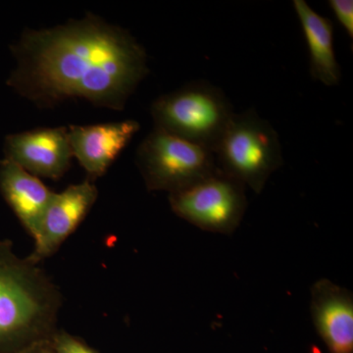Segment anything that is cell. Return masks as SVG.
Returning a JSON list of instances; mask_svg holds the SVG:
<instances>
[{
	"instance_id": "obj_1",
	"label": "cell",
	"mask_w": 353,
	"mask_h": 353,
	"mask_svg": "<svg viewBox=\"0 0 353 353\" xmlns=\"http://www.w3.org/2000/svg\"><path fill=\"white\" fill-rule=\"evenodd\" d=\"M7 85L41 108L68 99L123 110L148 76V55L127 30L92 13L48 29H26L11 46Z\"/></svg>"
},
{
	"instance_id": "obj_2",
	"label": "cell",
	"mask_w": 353,
	"mask_h": 353,
	"mask_svg": "<svg viewBox=\"0 0 353 353\" xmlns=\"http://www.w3.org/2000/svg\"><path fill=\"white\" fill-rule=\"evenodd\" d=\"M38 265L0 240V353H19L57 332L59 294Z\"/></svg>"
},
{
	"instance_id": "obj_3",
	"label": "cell",
	"mask_w": 353,
	"mask_h": 353,
	"mask_svg": "<svg viewBox=\"0 0 353 353\" xmlns=\"http://www.w3.org/2000/svg\"><path fill=\"white\" fill-rule=\"evenodd\" d=\"M234 115L224 92L205 81L161 95L152 105L154 128L213 152Z\"/></svg>"
},
{
	"instance_id": "obj_4",
	"label": "cell",
	"mask_w": 353,
	"mask_h": 353,
	"mask_svg": "<svg viewBox=\"0 0 353 353\" xmlns=\"http://www.w3.org/2000/svg\"><path fill=\"white\" fill-rule=\"evenodd\" d=\"M218 168L256 194L283 163L277 131L254 109L234 113L214 150Z\"/></svg>"
},
{
	"instance_id": "obj_5",
	"label": "cell",
	"mask_w": 353,
	"mask_h": 353,
	"mask_svg": "<svg viewBox=\"0 0 353 353\" xmlns=\"http://www.w3.org/2000/svg\"><path fill=\"white\" fill-rule=\"evenodd\" d=\"M137 164L150 190L169 194L218 170L214 152L153 128L137 150Z\"/></svg>"
},
{
	"instance_id": "obj_6",
	"label": "cell",
	"mask_w": 353,
	"mask_h": 353,
	"mask_svg": "<svg viewBox=\"0 0 353 353\" xmlns=\"http://www.w3.org/2000/svg\"><path fill=\"white\" fill-rule=\"evenodd\" d=\"M245 185L218 170L169 196L172 210L211 233L230 234L240 226L248 208Z\"/></svg>"
},
{
	"instance_id": "obj_7",
	"label": "cell",
	"mask_w": 353,
	"mask_h": 353,
	"mask_svg": "<svg viewBox=\"0 0 353 353\" xmlns=\"http://www.w3.org/2000/svg\"><path fill=\"white\" fill-rule=\"evenodd\" d=\"M3 152L4 159L28 173L52 180L65 175L73 157L67 128H41L9 134Z\"/></svg>"
},
{
	"instance_id": "obj_8",
	"label": "cell",
	"mask_w": 353,
	"mask_h": 353,
	"mask_svg": "<svg viewBox=\"0 0 353 353\" xmlns=\"http://www.w3.org/2000/svg\"><path fill=\"white\" fill-rule=\"evenodd\" d=\"M97 199V187L88 180L59 194L53 192L34 238V252L28 259L39 264L51 256L81 224Z\"/></svg>"
},
{
	"instance_id": "obj_9",
	"label": "cell",
	"mask_w": 353,
	"mask_h": 353,
	"mask_svg": "<svg viewBox=\"0 0 353 353\" xmlns=\"http://www.w3.org/2000/svg\"><path fill=\"white\" fill-rule=\"evenodd\" d=\"M139 129L138 121L134 120L70 126L72 153L90 178H99L131 143Z\"/></svg>"
},
{
	"instance_id": "obj_10",
	"label": "cell",
	"mask_w": 353,
	"mask_h": 353,
	"mask_svg": "<svg viewBox=\"0 0 353 353\" xmlns=\"http://www.w3.org/2000/svg\"><path fill=\"white\" fill-rule=\"evenodd\" d=\"M311 317L316 331L331 353H353L352 292L328 279L311 288Z\"/></svg>"
},
{
	"instance_id": "obj_11",
	"label": "cell",
	"mask_w": 353,
	"mask_h": 353,
	"mask_svg": "<svg viewBox=\"0 0 353 353\" xmlns=\"http://www.w3.org/2000/svg\"><path fill=\"white\" fill-rule=\"evenodd\" d=\"M0 190L28 233L34 238L53 192L38 176L7 159L0 161Z\"/></svg>"
},
{
	"instance_id": "obj_12",
	"label": "cell",
	"mask_w": 353,
	"mask_h": 353,
	"mask_svg": "<svg viewBox=\"0 0 353 353\" xmlns=\"http://www.w3.org/2000/svg\"><path fill=\"white\" fill-rule=\"evenodd\" d=\"M292 4L307 44L311 77L328 87L339 85L341 73L334 53L333 22L313 10L305 0H294Z\"/></svg>"
},
{
	"instance_id": "obj_13",
	"label": "cell",
	"mask_w": 353,
	"mask_h": 353,
	"mask_svg": "<svg viewBox=\"0 0 353 353\" xmlns=\"http://www.w3.org/2000/svg\"><path fill=\"white\" fill-rule=\"evenodd\" d=\"M53 347L55 353H97L66 332H55L52 336Z\"/></svg>"
},
{
	"instance_id": "obj_14",
	"label": "cell",
	"mask_w": 353,
	"mask_h": 353,
	"mask_svg": "<svg viewBox=\"0 0 353 353\" xmlns=\"http://www.w3.org/2000/svg\"><path fill=\"white\" fill-rule=\"evenodd\" d=\"M329 6L336 20L343 26L348 37L353 39V1L352 0H329Z\"/></svg>"
},
{
	"instance_id": "obj_15",
	"label": "cell",
	"mask_w": 353,
	"mask_h": 353,
	"mask_svg": "<svg viewBox=\"0 0 353 353\" xmlns=\"http://www.w3.org/2000/svg\"><path fill=\"white\" fill-rule=\"evenodd\" d=\"M19 353H55L53 347L52 338L43 339V340L36 341L29 347L24 348Z\"/></svg>"
}]
</instances>
